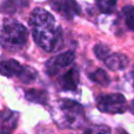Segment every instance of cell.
I'll list each match as a JSON object with an SVG mask.
<instances>
[{
    "mask_svg": "<svg viewBox=\"0 0 134 134\" xmlns=\"http://www.w3.org/2000/svg\"><path fill=\"white\" fill-rule=\"evenodd\" d=\"M26 99L35 104L45 105L47 102V92L40 90H30L26 92Z\"/></svg>",
    "mask_w": 134,
    "mask_h": 134,
    "instance_id": "obj_12",
    "label": "cell"
},
{
    "mask_svg": "<svg viewBox=\"0 0 134 134\" xmlns=\"http://www.w3.org/2000/svg\"><path fill=\"white\" fill-rule=\"evenodd\" d=\"M49 5L57 13L66 19H73L80 12L75 0H51Z\"/></svg>",
    "mask_w": 134,
    "mask_h": 134,
    "instance_id": "obj_6",
    "label": "cell"
},
{
    "mask_svg": "<svg viewBox=\"0 0 134 134\" xmlns=\"http://www.w3.org/2000/svg\"><path fill=\"white\" fill-rule=\"evenodd\" d=\"M74 53L72 51H67L64 53L59 54V55L54 57V58L49 59L46 63V72L48 73V75L54 76L59 73L63 68H66L69 65H72L74 61Z\"/></svg>",
    "mask_w": 134,
    "mask_h": 134,
    "instance_id": "obj_5",
    "label": "cell"
},
{
    "mask_svg": "<svg viewBox=\"0 0 134 134\" xmlns=\"http://www.w3.org/2000/svg\"><path fill=\"white\" fill-rule=\"evenodd\" d=\"M53 120L61 128H78L85 121V113L80 104L73 100H60L52 109Z\"/></svg>",
    "mask_w": 134,
    "mask_h": 134,
    "instance_id": "obj_2",
    "label": "cell"
},
{
    "mask_svg": "<svg viewBox=\"0 0 134 134\" xmlns=\"http://www.w3.org/2000/svg\"><path fill=\"white\" fill-rule=\"evenodd\" d=\"M97 6L102 13H112L116 6V0H97Z\"/></svg>",
    "mask_w": 134,
    "mask_h": 134,
    "instance_id": "obj_13",
    "label": "cell"
},
{
    "mask_svg": "<svg viewBox=\"0 0 134 134\" xmlns=\"http://www.w3.org/2000/svg\"><path fill=\"white\" fill-rule=\"evenodd\" d=\"M86 134H111V130L107 126H94L90 128Z\"/></svg>",
    "mask_w": 134,
    "mask_h": 134,
    "instance_id": "obj_17",
    "label": "cell"
},
{
    "mask_svg": "<svg viewBox=\"0 0 134 134\" xmlns=\"http://www.w3.org/2000/svg\"><path fill=\"white\" fill-rule=\"evenodd\" d=\"M19 113L11 109L0 112V134H12L18 127Z\"/></svg>",
    "mask_w": 134,
    "mask_h": 134,
    "instance_id": "obj_7",
    "label": "cell"
},
{
    "mask_svg": "<svg viewBox=\"0 0 134 134\" xmlns=\"http://www.w3.org/2000/svg\"><path fill=\"white\" fill-rule=\"evenodd\" d=\"M97 105L99 111L108 114H121L127 109L126 99L118 93L100 95L97 100Z\"/></svg>",
    "mask_w": 134,
    "mask_h": 134,
    "instance_id": "obj_4",
    "label": "cell"
},
{
    "mask_svg": "<svg viewBox=\"0 0 134 134\" xmlns=\"http://www.w3.org/2000/svg\"><path fill=\"white\" fill-rule=\"evenodd\" d=\"M30 26L38 46L46 52H52L57 48L61 32L51 13L44 8H35L31 13Z\"/></svg>",
    "mask_w": 134,
    "mask_h": 134,
    "instance_id": "obj_1",
    "label": "cell"
},
{
    "mask_svg": "<svg viewBox=\"0 0 134 134\" xmlns=\"http://www.w3.org/2000/svg\"><path fill=\"white\" fill-rule=\"evenodd\" d=\"M25 67L18 63L14 59H8V60H4L0 63V74L4 76H8V78H20L23 75Z\"/></svg>",
    "mask_w": 134,
    "mask_h": 134,
    "instance_id": "obj_8",
    "label": "cell"
},
{
    "mask_svg": "<svg viewBox=\"0 0 134 134\" xmlns=\"http://www.w3.org/2000/svg\"><path fill=\"white\" fill-rule=\"evenodd\" d=\"M91 79H92L94 82L99 83V85H108L109 83V78L107 76V74L105 73L102 69H97L95 72H93L92 74H91Z\"/></svg>",
    "mask_w": 134,
    "mask_h": 134,
    "instance_id": "obj_14",
    "label": "cell"
},
{
    "mask_svg": "<svg viewBox=\"0 0 134 134\" xmlns=\"http://www.w3.org/2000/svg\"><path fill=\"white\" fill-rule=\"evenodd\" d=\"M28 31L14 19H5L0 25V45L6 51H20L27 44Z\"/></svg>",
    "mask_w": 134,
    "mask_h": 134,
    "instance_id": "obj_3",
    "label": "cell"
},
{
    "mask_svg": "<svg viewBox=\"0 0 134 134\" xmlns=\"http://www.w3.org/2000/svg\"><path fill=\"white\" fill-rule=\"evenodd\" d=\"M94 53H95V55H97L99 59L105 60V59H106L107 57L111 54V51H109V48L107 46L99 44V45H97V46L94 47Z\"/></svg>",
    "mask_w": 134,
    "mask_h": 134,
    "instance_id": "obj_16",
    "label": "cell"
},
{
    "mask_svg": "<svg viewBox=\"0 0 134 134\" xmlns=\"http://www.w3.org/2000/svg\"><path fill=\"white\" fill-rule=\"evenodd\" d=\"M105 64H106L107 68L111 71H120L124 69L128 65V58L124 54H109L106 59H105Z\"/></svg>",
    "mask_w": 134,
    "mask_h": 134,
    "instance_id": "obj_10",
    "label": "cell"
},
{
    "mask_svg": "<svg viewBox=\"0 0 134 134\" xmlns=\"http://www.w3.org/2000/svg\"><path fill=\"white\" fill-rule=\"evenodd\" d=\"M124 18H125V24L130 30L134 31V7L133 6H127L124 8L122 11Z\"/></svg>",
    "mask_w": 134,
    "mask_h": 134,
    "instance_id": "obj_15",
    "label": "cell"
},
{
    "mask_svg": "<svg viewBox=\"0 0 134 134\" xmlns=\"http://www.w3.org/2000/svg\"><path fill=\"white\" fill-rule=\"evenodd\" d=\"M133 112H134V101H133Z\"/></svg>",
    "mask_w": 134,
    "mask_h": 134,
    "instance_id": "obj_18",
    "label": "cell"
},
{
    "mask_svg": "<svg viewBox=\"0 0 134 134\" xmlns=\"http://www.w3.org/2000/svg\"><path fill=\"white\" fill-rule=\"evenodd\" d=\"M79 83V72L75 67L67 71L60 76L59 85L64 91H74Z\"/></svg>",
    "mask_w": 134,
    "mask_h": 134,
    "instance_id": "obj_9",
    "label": "cell"
},
{
    "mask_svg": "<svg viewBox=\"0 0 134 134\" xmlns=\"http://www.w3.org/2000/svg\"><path fill=\"white\" fill-rule=\"evenodd\" d=\"M28 5L27 0H5L1 11L4 13H15L18 9L24 8Z\"/></svg>",
    "mask_w": 134,
    "mask_h": 134,
    "instance_id": "obj_11",
    "label": "cell"
}]
</instances>
